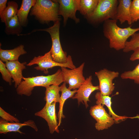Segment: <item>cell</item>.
<instances>
[{
    "label": "cell",
    "mask_w": 139,
    "mask_h": 139,
    "mask_svg": "<svg viewBox=\"0 0 139 139\" xmlns=\"http://www.w3.org/2000/svg\"><path fill=\"white\" fill-rule=\"evenodd\" d=\"M59 4L58 14L63 18V23L65 25L68 18H70L77 23L79 19L76 16V11L79 9L80 0H56Z\"/></svg>",
    "instance_id": "10"
},
{
    "label": "cell",
    "mask_w": 139,
    "mask_h": 139,
    "mask_svg": "<svg viewBox=\"0 0 139 139\" xmlns=\"http://www.w3.org/2000/svg\"><path fill=\"white\" fill-rule=\"evenodd\" d=\"M99 1V0H81L79 11L87 18L95 11Z\"/></svg>",
    "instance_id": "21"
},
{
    "label": "cell",
    "mask_w": 139,
    "mask_h": 139,
    "mask_svg": "<svg viewBox=\"0 0 139 139\" xmlns=\"http://www.w3.org/2000/svg\"><path fill=\"white\" fill-rule=\"evenodd\" d=\"M5 25V32L7 34H16L18 36L22 32V26L17 15L11 19Z\"/></svg>",
    "instance_id": "23"
},
{
    "label": "cell",
    "mask_w": 139,
    "mask_h": 139,
    "mask_svg": "<svg viewBox=\"0 0 139 139\" xmlns=\"http://www.w3.org/2000/svg\"><path fill=\"white\" fill-rule=\"evenodd\" d=\"M84 65L83 63L79 67L72 69L61 67L64 82L68 84V88L70 90L78 89L85 81L86 79L83 74Z\"/></svg>",
    "instance_id": "8"
},
{
    "label": "cell",
    "mask_w": 139,
    "mask_h": 139,
    "mask_svg": "<svg viewBox=\"0 0 139 139\" xmlns=\"http://www.w3.org/2000/svg\"><path fill=\"white\" fill-rule=\"evenodd\" d=\"M75 139H76V138H75Z\"/></svg>",
    "instance_id": "31"
},
{
    "label": "cell",
    "mask_w": 139,
    "mask_h": 139,
    "mask_svg": "<svg viewBox=\"0 0 139 139\" xmlns=\"http://www.w3.org/2000/svg\"><path fill=\"white\" fill-rule=\"evenodd\" d=\"M59 86L53 85L46 88L44 99L46 103L45 106H48L54 102H59L60 97L59 92L60 91V86Z\"/></svg>",
    "instance_id": "20"
},
{
    "label": "cell",
    "mask_w": 139,
    "mask_h": 139,
    "mask_svg": "<svg viewBox=\"0 0 139 139\" xmlns=\"http://www.w3.org/2000/svg\"><path fill=\"white\" fill-rule=\"evenodd\" d=\"M27 53L24 49V46L22 45L10 50H4L0 48V60L5 62L7 61H18L20 56Z\"/></svg>",
    "instance_id": "17"
},
{
    "label": "cell",
    "mask_w": 139,
    "mask_h": 139,
    "mask_svg": "<svg viewBox=\"0 0 139 139\" xmlns=\"http://www.w3.org/2000/svg\"><path fill=\"white\" fill-rule=\"evenodd\" d=\"M65 82H64L60 86V91L61 92L59 103V110L58 113V126L59 127L61 123L62 118H64L65 116L63 114V108L65 101L69 98H72L76 93L77 90L75 89L72 91L67 88Z\"/></svg>",
    "instance_id": "18"
},
{
    "label": "cell",
    "mask_w": 139,
    "mask_h": 139,
    "mask_svg": "<svg viewBox=\"0 0 139 139\" xmlns=\"http://www.w3.org/2000/svg\"><path fill=\"white\" fill-rule=\"evenodd\" d=\"M6 67L10 73L13 82H14V87L17 88L22 82L23 77L22 72L26 68L25 65L26 62L22 63L19 60L15 61H7L5 62Z\"/></svg>",
    "instance_id": "13"
},
{
    "label": "cell",
    "mask_w": 139,
    "mask_h": 139,
    "mask_svg": "<svg viewBox=\"0 0 139 139\" xmlns=\"http://www.w3.org/2000/svg\"><path fill=\"white\" fill-rule=\"evenodd\" d=\"M139 47V32L135 33L131 36V38L129 41H127L125 43L123 51L127 53L131 51H134Z\"/></svg>",
    "instance_id": "25"
},
{
    "label": "cell",
    "mask_w": 139,
    "mask_h": 139,
    "mask_svg": "<svg viewBox=\"0 0 139 139\" xmlns=\"http://www.w3.org/2000/svg\"><path fill=\"white\" fill-rule=\"evenodd\" d=\"M101 105H96L91 107L90 110L91 115L97 121L95 127L98 131L107 129L115 123L111 116L107 113Z\"/></svg>",
    "instance_id": "9"
},
{
    "label": "cell",
    "mask_w": 139,
    "mask_h": 139,
    "mask_svg": "<svg viewBox=\"0 0 139 139\" xmlns=\"http://www.w3.org/2000/svg\"><path fill=\"white\" fill-rule=\"evenodd\" d=\"M7 0H0V16H1L6 9Z\"/></svg>",
    "instance_id": "30"
},
{
    "label": "cell",
    "mask_w": 139,
    "mask_h": 139,
    "mask_svg": "<svg viewBox=\"0 0 139 139\" xmlns=\"http://www.w3.org/2000/svg\"><path fill=\"white\" fill-rule=\"evenodd\" d=\"M0 116L2 119L8 122L20 123L18 119L6 112L1 107H0Z\"/></svg>",
    "instance_id": "28"
},
{
    "label": "cell",
    "mask_w": 139,
    "mask_h": 139,
    "mask_svg": "<svg viewBox=\"0 0 139 139\" xmlns=\"http://www.w3.org/2000/svg\"><path fill=\"white\" fill-rule=\"evenodd\" d=\"M117 0H99L95 11L87 19L91 23L99 24L109 19H116Z\"/></svg>",
    "instance_id": "5"
},
{
    "label": "cell",
    "mask_w": 139,
    "mask_h": 139,
    "mask_svg": "<svg viewBox=\"0 0 139 139\" xmlns=\"http://www.w3.org/2000/svg\"><path fill=\"white\" fill-rule=\"evenodd\" d=\"M36 0H23L20 8L18 10L17 15L22 26L27 24L28 16L30 9L34 5Z\"/></svg>",
    "instance_id": "19"
},
{
    "label": "cell",
    "mask_w": 139,
    "mask_h": 139,
    "mask_svg": "<svg viewBox=\"0 0 139 139\" xmlns=\"http://www.w3.org/2000/svg\"><path fill=\"white\" fill-rule=\"evenodd\" d=\"M133 51L134 52L131 55L129 60L132 61L139 60V47L136 48Z\"/></svg>",
    "instance_id": "29"
},
{
    "label": "cell",
    "mask_w": 139,
    "mask_h": 139,
    "mask_svg": "<svg viewBox=\"0 0 139 139\" xmlns=\"http://www.w3.org/2000/svg\"><path fill=\"white\" fill-rule=\"evenodd\" d=\"M116 20H118L122 24L126 21L131 25V21L130 7L132 2L131 0H118Z\"/></svg>",
    "instance_id": "15"
},
{
    "label": "cell",
    "mask_w": 139,
    "mask_h": 139,
    "mask_svg": "<svg viewBox=\"0 0 139 139\" xmlns=\"http://www.w3.org/2000/svg\"><path fill=\"white\" fill-rule=\"evenodd\" d=\"M20 84L16 89L17 93L19 95L30 96L34 88L42 86L45 88L51 85H59L64 82L61 69H59L53 74L47 76H38L31 77H23Z\"/></svg>",
    "instance_id": "2"
},
{
    "label": "cell",
    "mask_w": 139,
    "mask_h": 139,
    "mask_svg": "<svg viewBox=\"0 0 139 139\" xmlns=\"http://www.w3.org/2000/svg\"><path fill=\"white\" fill-rule=\"evenodd\" d=\"M56 102H54L47 107L44 106L40 110L34 114L35 116L41 117L47 122L50 133L53 134L55 131L59 133L56 115L55 106Z\"/></svg>",
    "instance_id": "11"
},
{
    "label": "cell",
    "mask_w": 139,
    "mask_h": 139,
    "mask_svg": "<svg viewBox=\"0 0 139 139\" xmlns=\"http://www.w3.org/2000/svg\"><path fill=\"white\" fill-rule=\"evenodd\" d=\"M120 77L123 79L133 80L135 83L139 84V63L133 70L125 71L123 73Z\"/></svg>",
    "instance_id": "24"
},
{
    "label": "cell",
    "mask_w": 139,
    "mask_h": 139,
    "mask_svg": "<svg viewBox=\"0 0 139 139\" xmlns=\"http://www.w3.org/2000/svg\"><path fill=\"white\" fill-rule=\"evenodd\" d=\"M59 4L56 0H36L31 8L30 15L42 22L60 21L58 14Z\"/></svg>",
    "instance_id": "3"
},
{
    "label": "cell",
    "mask_w": 139,
    "mask_h": 139,
    "mask_svg": "<svg viewBox=\"0 0 139 139\" xmlns=\"http://www.w3.org/2000/svg\"><path fill=\"white\" fill-rule=\"evenodd\" d=\"M91 75L86 78L84 82L79 88L76 93L72 98L77 99L79 105L80 102L84 104L87 108L89 106L88 102L89 101V97L93 92L96 90H99V85L94 86L92 83Z\"/></svg>",
    "instance_id": "12"
},
{
    "label": "cell",
    "mask_w": 139,
    "mask_h": 139,
    "mask_svg": "<svg viewBox=\"0 0 139 139\" xmlns=\"http://www.w3.org/2000/svg\"><path fill=\"white\" fill-rule=\"evenodd\" d=\"M0 72L2 75L3 80L8 83L9 85H11L12 84V76L7 69L5 63L0 60Z\"/></svg>",
    "instance_id": "27"
},
{
    "label": "cell",
    "mask_w": 139,
    "mask_h": 139,
    "mask_svg": "<svg viewBox=\"0 0 139 139\" xmlns=\"http://www.w3.org/2000/svg\"><path fill=\"white\" fill-rule=\"evenodd\" d=\"M25 126L31 127L36 131L38 130L34 122L31 120L25 121L23 123H21L8 122L1 118L0 120V133L6 134L8 132H15L23 134L20 129L23 126Z\"/></svg>",
    "instance_id": "14"
},
{
    "label": "cell",
    "mask_w": 139,
    "mask_h": 139,
    "mask_svg": "<svg viewBox=\"0 0 139 139\" xmlns=\"http://www.w3.org/2000/svg\"><path fill=\"white\" fill-rule=\"evenodd\" d=\"M95 98L97 100L96 103L97 105H105L107 107L109 111V114L113 118L116 123L119 121H123L127 118H138L139 116L134 117H128L126 116H120L117 115L112 109L111 107V98L108 95H104L100 92H97L95 95Z\"/></svg>",
    "instance_id": "16"
},
{
    "label": "cell",
    "mask_w": 139,
    "mask_h": 139,
    "mask_svg": "<svg viewBox=\"0 0 139 139\" xmlns=\"http://www.w3.org/2000/svg\"><path fill=\"white\" fill-rule=\"evenodd\" d=\"M119 74L118 71H110L106 68L95 72V75L99 81V90L102 94L109 96L112 94L115 87L113 81L118 77Z\"/></svg>",
    "instance_id": "7"
},
{
    "label": "cell",
    "mask_w": 139,
    "mask_h": 139,
    "mask_svg": "<svg viewBox=\"0 0 139 139\" xmlns=\"http://www.w3.org/2000/svg\"><path fill=\"white\" fill-rule=\"evenodd\" d=\"M59 21L54 22L52 26L44 29H36L33 30L31 33L36 31H44L48 32L50 36L52 42V46L50 51L52 58L56 62L62 64L67 63L68 59L66 53L63 50L59 38Z\"/></svg>",
    "instance_id": "4"
},
{
    "label": "cell",
    "mask_w": 139,
    "mask_h": 139,
    "mask_svg": "<svg viewBox=\"0 0 139 139\" xmlns=\"http://www.w3.org/2000/svg\"><path fill=\"white\" fill-rule=\"evenodd\" d=\"M130 11L132 23L139 20V0L132 1Z\"/></svg>",
    "instance_id": "26"
},
{
    "label": "cell",
    "mask_w": 139,
    "mask_h": 139,
    "mask_svg": "<svg viewBox=\"0 0 139 139\" xmlns=\"http://www.w3.org/2000/svg\"><path fill=\"white\" fill-rule=\"evenodd\" d=\"M18 5L15 2L9 1L7 6L2 15L0 16L2 22L6 24L11 19L17 15Z\"/></svg>",
    "instance_id": "22"
},
{
    "label": "cell",
    "mask_w": 139,
    "mask_h": 139,
    "mask_svg": "<svg viewBox=\"0 0 139 139\" xmlns=\"http://www.w3.org/2000/svg\"><path fill=\"white\" fill-rule=\"evenodd\" d=\"M117 20L109 19L104 22L103 32L105 37L109 41V46L117 51L123 50L127 39L136 32L139 27L132 28L131 25L121 28L117 25Z\"/></svg>",
    "instance_id": "1"
},
{
    "label": "cell",
    "mask_w": 139,
    "mask_h": 139,
    "mask_svg": "<svg viewBox=\"0 0 139 139\" xmlns=\"http://www.w3.org/2000/svg\"><path fill=\"white\" fill-rule=\"evenodd\" d=\"M67 57L68 62L66 63L62 64L56 62L53 60L49 51L43 55L34 57L26 65L30 66L37 64L38 66L35 67L34 68L36 70L43 71L45 74L48 73V69L56 66L64 67L71 69L76 68L71 56L69 55Z\"/></svg>",
    "instance_id": "6"
}]
</instances>
